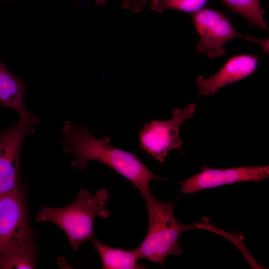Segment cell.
I'll return each mask as SVG.
<instances>
[{
	"instance_id": "6da1fadb",
	"label": "cell",
	"mask_w": 269,
	"mask_h": 269,
	"mask_svg": "<svg viewBox=\"0 0 269 269\" xmlns=\"http://www.w3.org/2000/svg\"><path fill=\"white\" fill-rule=\"evenodd\" d=\"M62 132L65 154L73 155L71 166L80 170L85 169L91 160L101 162L128 179L139 190L142 197L151 193L149 184L153 179L167 180L151 172L134 152L113 146L110 138H101L92 135L86 124L77 126L71 121L64 123Z\"/></svg>"
},
{
	"instance_id": "7a4b0ae2",
	"label": "cell",
	"mask_w": 269,
	"mask_h": 269,
	"mask_svg": "<svg viewBox=\"0 0 269 269\" xmlns=\"http://www.w3.org/2000/svg\"><path fill=\"white\" fill-rule=\"evenodd\" d=\"M22 190L0 195V269H34L37 260Z\"/></svg>"
},
{
	"instance_id": "3957f363",
	"label": "cell",
	"mask_w": 269,
	"mask_h": 269,
	"mask_svg": "<svg viewBox=\"0 0 269 269\" xmlns=\"http://www.w3.org/2000/svg\"><path fill=\"white\" fill-rule=\"evenodd\" d=\"M143 198L147 209L148 228L143 241L136 248L140 259L158 263L164 268L167 256L181 255L182 250L178 240L183 232L193 228L209 230L211 227L205 217L192 224L179 222L174 214V204L162 202L151 193Z\"/></svg>"
},
{
	"instance_id": "277c9868",
	"label": "cell",
	"mask_w": 269,
	"mask_h": 269,
	"mask_svg": "<svg viewBox=\"0 0 269 269\" xmlns=\"http://www.w3.org/2000/svg\"><path fill=\"white\" fill-rule=\"evenodd\" d=\"M108 192L103 189L95 194L81 188L77 197L69 205L60 208L43 206L36 218L37 222L56 225L65 233L75 250L86 241L93 242L96 238L93 224L96 216L107 218L110 212L107 208Z\"/></svg>"
},
{
	"instance_id": "5b68a950",
	"label": "cell",
	"mask_w": 269,
	"mask_h": 269,
	"mask_svg": "<svg viewBox=\"0 0 269 269\" xmlns=\"http://www.w3.org/2000/svg\"><path fill=\"white\" fill-rule=\"evenodd\" d=\"M199 34L196 44L197 52L210 59L222 56L225 44L236 38L260 44L265 52L269 50V40L256 38L237 32L228 19L220 12L211 9H202L191 15Z\"/></svg>"
},
{
	"instance_id": "8992f818",
	"label": "cell",
	"mask_w": 269,
	"mask_h": 269,
	"mask_svg": "<svg viewBox=\"0 0 269 269\" xmlns=\"http://www.w3.org/2000/svg\"><path fill=\"white\" fill-rule=\"evenodd\" d=\"M196 105L189 104L183 109L175 108L172 118L163 121L152 120L139 131L140 149L159 162L165 161L169 151L179 150L183 144L179 137V128L194 114Z\"/></svg>"
},
{
	"instance_id": "52a82bcc",
	"label": "cell",
	"mask_w": 269,
	"mask_h": 269,
	"mask_svg": "<svg viewBox=\"0 0 269 269\" xmlns=\"http://www.w3.org/2000/svg\"><path fill=\"white\" fill-rule=\"evenodd\" d=\"M33 124L20 118L0 131V195L22 189L19 160L24 139L35 133Z\"/></svg>"
},
{
	"instance_id": "ba28073f",
	"label": "cell",
	"mask_w": 269,
	"mask_h": 269,
	"mask_svg": "<svg viewBox=\"0 0 269 269\" xmlns=\"http://www.w3.org/2000/svg\"><path fill=\"white\" fill-rule=\"evenodd\" d=\"M269 176V166H246L226 169L201 167L198 174L179 182L181 194L244 181L260 182Z\"/></svg>"
},
{
	"instance_id": "9c48e42d",
	"label": "cell",
	"mask_w": 269,
	"mask_h": 269,
	"mask_svg": "<svg viewBox=\"0 0 269 269\" xmlns=\"http://www.w3.org/2000/svg\"><path fill=\"white\" fill-rule=\"evenodd\" d=\"M256 56L242 54L230 58L214 75L208 78L199 76L196 79L201 95L216 94L221 88L252 74L256 70Z\"/></svg>"
},
{
	"instance_id": "30bf717a",
	"label": "cell",
	"mask_w": 269,
	"mask_h": 269,
	"mask_svg": "<svg viewBox=\"0 0 269 269\" xmlns=\"http://www.w3.org/2000/svg\"><path fill=\"white\" fill-rule=\"evenodd\" d=\"M27 83L13 74L0 60V103L2 107L13 109L33 125L39 124L40 120L26 108L23 98Z\"/></svg>"
},
{
	"instance_id": "8fae6325",
	"label": "cell",
	"mask_w": 269,
	"mask_h": 269,
	"mask_svg": "<svg viewBox=\"0 0 269 269\" xmlns=\"http://www.w3.org/2000/svg\"><path fill=\"white\" fill-rule=\"evenodd\" d=\"M98 253L104 269H143L136 248L125 250L103 244L97 238L92 243Z\"/></svg>"
},
{
	"instance_id": "7c38bea8",
	"label": "cell",
	"mask_w": 269,
	"mask_h": 269,
	"mask_svg": "<svg viewBox=\"0 0 269 269\" xmlns=\"http://www.w3.org/2000/svg\"><path fill=\"white\" fill-rule=\"evenodd\" d=\"M233 12L245 18L252 26L268 29L263 18L260 0H221Z\"/></svg>"
},
{
	"instance_id": "4fadbf2b",
	"label": "cell",
	"mask_w": 269,
	"mask_h": 269,
	"mask_svg": "<svg viewBox=\"0 0 269 269\" xmlns=\"http://www.w3.org/2000/svg\"><path fill=\"white\" fill-rule=\"evenodd\" d=\"M208 0H152L150 6L158 12L174 9L195 13L201 10Z\"/></svg>"
},
{
	"instance_id": "5bb4252c",
	"label": "cell",
	"mask_w": 269,
	"mask_h": 269,
	"mask_svg": "<svg viewBox=\"0 0 269 269\" xmlns=\"http://www.w3.org/2000/svg\"><path fill=\"white\" fill-rule=\"evenodd\" d=\"M146 0H125L124 5L130 8L139 10L144 5Z\"/></svg>"
},
{
	"instance_id": "9a60e30c",
	"label": "cell",
	"mask_w": 269,
	"mask_h": 269,
	"mask_svg": "<svg viewBox=\"0 0 269 269\" xmlns=\"http://www.w3.org/2000/svg\"><path fill=\"white\" fill-rule=\"evenodd\" d=\"M95 1L99 4H104L106 0H95Z\"/></svg>"
}]
</instances>
